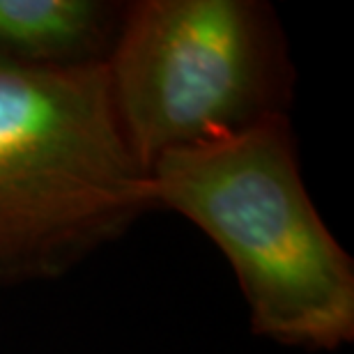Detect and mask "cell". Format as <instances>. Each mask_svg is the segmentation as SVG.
<instances>
[{"instance_id": "1", "label": "cell", "mask_w": 354, "mask_h": 354, "mask_svg": "<svg viewBox=\"0 0 354 354\" xmlns=\"http://www.w3.org/2000/svg\"><path fill=\"white\" fill-rule=\"evenodd\" d=\"M290 115L168 152L150 168L157 209L201 228L237 276L251 331L286 348L354 341V263L310 201Z\"/></svg>"}, {"instance_id": "2", "label": "cell", "mask_w": 354, "mask_h": 354, "mask_svg": "<svg viewBox=\"0 0 354 354\" xmlns=\"http://www.w3.org/2000/svg\"><path fill=\"white\" fill-rule=\"evenodd\" d=\"M154 209L104 65L0 62V288L72 272Z\"/></svg>"}, {"instance_id": "3", "label": "cell", "mask_w": 354, "mask_h": 354, "mask_svg": "<svg viewBox=\"0 0 354 354\" xmlns=\"http://www.w3.org/2000/svg\"><path fill=\"white\" fill-rule=\"evenodd\" d=\"M106 79L124 140L150 173L168 152L288 115L295 74L276 14L258 0L124 3Z\"/></svg>"}, {"instance_id": "4", "label": "cell", "mask_w": 354, "mask_h": 354, "mask_svg": "<svg viewBox=\"0 0 354 354\" xmlns=\"http://www.w3.org/2000/svg\"><path fill=\"white\" fill-rule=\"evenodd\" d=\"M122 17L124 3L111 0H0V62L106 65Z\"/></svg>"}]
</instances>
